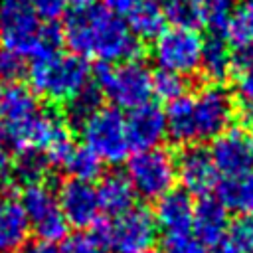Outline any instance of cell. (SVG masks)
Wrapping results in <instances>:
<instances>
[{
	"instance_id": "cell-12",
	"label": "cell",
	"mask_w": 253,
	"mask_h": 253,
	"mask_svg": "<svg viewBox=\"0 0 253 253\" xmlns=\"http://www.w3.org/2000/svg\"><path fill=\"white\" fill-rule=\"evenodd\" d=\"M217 170L211 162L210 150L200 144L186 146L176 158V178L190 196L206 198L217 186Z\"/></svg>"
},
{
	"instance_id": "cell-28",
	"label": "cell",
	"mask_w": 253,
	"mask_h": 253,
	"mask_svg": "<svg viewBox=\"0 0 253 253\" xmlns=\"http://www.w3.org/2000/svg\"><path fill=\"white\" fill-rule=\"evenodd\" d=\"M152 95L170 103V101L186 95V79L182 75L160 69V71L152 73Z\"/></svg>"
},
{
	"instance_id": "cell-41",
	"label": "cell",
	"mask_w": 253,
	"mask_h": 253,
	"mask_svg": "<svg viewBox=\"0 0 253 253\" xmlns=\"http://www.w3.org/2000/svg\"><path fill=\"white\" fill-rule=\"evenodd\" d=\"M144 253H162V251H156V249H148V251H144Z\"/></svg>"
},
{
	"instance_id": "cell-27",
	"label": "cell",
	"mask_w": 253,
	"mask_h": 253,
	"mask_svg": "<svg viewBox=\"0 0 253 253\" xmlns=\"http://www.w3.org/2000/svg\"><path fill=\"white\" fill-rule=\"evenodd\" d=\"M233 0H204L202 2V22L213 36L225 34L231 14H233Z\"/></svg>"
},
{
	"instance_id": "cell-19",
	"label": "cell",
	"mask_w": 253,
	"mask_h": 253,
	"mask_svg": "<svg viewBox=\"0 0 253 253\" xmlns=\"http://www.w3.org/2000/svg\"><path fill=\"white\" fill-rule=\"evenodd\" d=\"M95 190H97L99 208L107 215L119 217L125 211H128L130 208H134V196L136 194H134L126 174L111 172V174L101 178V182Z\"/></svg>"
},
{
	"instance_id": "cell-16",
	"label": "cell",
	"mask_w": 253,
	"mask_h": 253,
	"mask_svg": "<svg viewBox=\"0 0 253 253\" xmlns=\"http://www.w3.org/2000/svg\"><path fill=\"white\" fill-rule=\"evenodd\" d=\"M192 229L194 235L208 247V245H219L229 229V217L227 208L217 198H202L198 206H194V217H192Z\"/></svg>"
},
{
	"instance_id": "cell-17",
	"label": "cell",
	"mask_w": 253,
	"mask_h": 253,
	"mask_svg": "<svg viewBox=\"0 0 253 253\" xmlns=\"http://www.w3.org/2000/svg\"><path fill=\"white\" fill-rule=\"evenodd\" d=\"M38 111H40L38 97L28 85H24L20 81L0 85V123H2V128L14 126V125L30 119Z\"/></svg>"
},
{
	"instance_id": "cell-2",
	"label": "cell",
	"mask_w": 253,
	"mask_h": 253,
	"mask_svg": "<svg viewBox=\"0 0 253 253\" xmlns=\"http://www.w3.org/2000/svg\"><path fill=\"white\" fill-rule=\"evenodd\" d=\"M0 42L4 49L34 59L59 51L63 36L42 22L30 0H0Z\"/></svg>"
},
{
	"instance_id": "cell-40",
	"label": "cell",
	"mask_w": 253,
	"mask_h": 253,
	"mask_svg": "<svg viewBox=\"0 0 253 253\" xmlns=\"http://www.w3.org/2000/svg\"><path fill=\"white\" fill-rule=\"evenodd\" d=\"M211 253H233L225 243H219V245H215V249L211 251Z\"/></svg>"
},
{
	"instance_id": "cell-18",
	"label": "cell",
	"mask_w": 253,
	"mask_h": 253,
	"mask_svg": "<svg viewBox=\"0 0 253 253\" xmlns=\"http://www.w3.org/2000/svg\"><path fill=\"white\" fill-rule=\"evenodd\" d=\"M30 223L20 202L4 196L0 198V253H14L28 241Z\"/></svg>"
},
{
	"instance_id": "cell-39",
	"label": "cell",
	"mask_w": 253,
	"mask_h": 253,
	"mask_svg": "<svg viewBox=\"0 0 253 253\" xmlns=\"http://www.w3.org/2000/svg\"><path fill=\"white\" fill-rule=\"evenodd\" d=\"M245 138H247V144H249V148H251V154H253V121H251V125H249V130H247Z\"/></svg>"
},
{
	"instance_id": "cell-33",
	"label": "cell",
	"mask_w": 253,
	"mask_h": 253,
	"mask_svg": "<svg viewBox=\"0 0 253 253\" xmlns=\"http://www.w3.org/2000/svg\"><path fill=\"white\" fill-rule=\"evenodd\" d=\"M103 249H105V247H103L93 235L77 233V235L69 237V239L61 245L59 253H105Z\"/></svg>"
},
{
	"instance_id": "cell-10",
	"label": "cell",
	"mask_w": 253,
	"mask_h": 253,
	"mask_svg": "<svg viewBox=\"0 0 253 253\" xmlns=\"http://www.w3.org/2000/svg\"><path fill=\"white\" fill-rule=\"evenodd\" d=\"M20 206L28 217L30 227L38 233L40 239L59 241L67 233V221L59 210L57 194L43 182H36L24 188Z\"/></svg>"
},
{
	"instance_id": "cell-30",
	"label": "cell",
	"mask_w": 253,
	"mask_h": 253,
	"mask_svg": "<svg viewBox=\"0 0 253 253\" xmlns=\"http://www.w3.org/2000/svg\"><path fill=\"white\" fill-rule=\"evenodd\" d=\"M221 243H225L233 253H253V221L237 219L229 223Z\"/></svg>"
},
{
	"instance_id": "cell-38",
	"label": "cell",
	"mask_w": 253,
	"mask_h": 253,
	"mask_svg": "<svg viewBox=\"0 0 253 253\" xmlns=\"http://www.w3.org/2000/svg\"><path fill=\"white\" fill-rule=\"evenodd\" d=\"M67 6H71L73 10H83V8H89L95 4V0H65Z\"/></svg>"
},
{
	"instance_id": "cell-21",
	"label": "cell",
	"mask_w": 253,
	"mask_h": 253,
	"mask_svg": "<svg viewBox=\"0 0 253 253\" xmlns=\"http://www.w3.org/2000/svg\"><path fill=\"white\" fill-rule=\"evenodd\" d=\"M217 194V200L227 210L239 213H253V170L233 178H223L219 182Z\"/></svg>"
},
{
	"instance_id": "cell-9",
	"label": "cell",
	"mask_w": 253,
	"mask_h": 253,
	"mask_svg": "<svg viewBox=\"0 0 253 253\" xmlns=\"http://www.w3.org/2000/svg\"><path fill=\"white\" fill-rule=\"evenodd\" d=\"M196 142L213 140L233 123V97L221 85H206L190 95Z\"/></svg>"
},
{
	"instance_id": "cell-1",
	"label": "cell",
	"mask_w": 253,
	"mask_h": 253,
	"mask_svg": "<svg viewBox=\"0 0 253 253\" xmlns=\"http://www.w3.org/2000/svg\"><path fill=\"white\" fill-rule=\"evenodd\" d=\"M63 42L73 55L81 59H97L103 65L136 59L138 40L130 34L123 20L103 6L73 10L63 26Z\"/></svg>"
},
{
	"instance_id": "cell-26",
	"label": "cell",
	"mask_w": 253,
	"mask_h": 253,
	"mask_svg": "<svg viewBox=\"0 0 253 253\" xmlns=\"http://www.w3.org/2000/svg\"><path fill=\"white\" fill-rule=\"evenodd\" d=\"M47 168H49V164L42 154H38V152H20L18 160L12 166L10 178H12V182H22V184L30 186V184L42 182Z\"/></svg>"
},
{
	"instance_id": "cell-24",
	"label": "cell",
	"mask_w": 253,
	"mask_h": 253,
	"mask_svg": "<svg viewBox=\"0 0 253 253\" xmlns=\"http://www.w3.org/2000/svg\"><path fill=\"white\" fill-rule=\"evenodd\" d=\"M225 36L235 47L253 45V0H241L233 8Z\"/></svg>"
},
{
	"instance_id": "cell-37",
	"label": "cell",
	"mask_w": 253,
	"mask_h": 253,
	"mask_svg": "<svg viewBox=\"0 0 253 253\" xmlns=\"http://www.w3.org/2000/svg\"><path fill=\"white\" fill-rule=\"evenodd\" d=\"M6 160H8V142H6L4 132L0 128V170L6 166Z\"/></svg>"
},
{
	"instance_id": "cell-23",
	"label": "cell",
	"mask_w": 253,
	"mask_h": 253,
	"mask_svg": "<svg viewBox=\"0 0 253 253\" xmlns=\"http://www.w3.org/2000/svg\"><path fill=\"white\" fill-rule=\"evenodd\" d=\"M162 12L164 20L174 26L194 28L202 22V2L204 0H152Z\"/></svg>"
},
{
	"instance_id": "cell-8",
	"label": "cell",
	"mask_w": 253,
	"mask_h": 253,
	"mask_svg": "<svg viewBox=\"0 0 253 253\" xmlns=\"http://www.w3.org/2000/svg\"><path fill=\"white\" fill-rule=\"evenodd\" d=\"M204 38L194 28L172 26L162 30L152 43V57L154 63L162 71H170L176 75H192L200 69Z\"/></svg>"
},
{
	"instance_id": "cell-25",
	"label": "cell",
	"mask_w": 253,
	"mask_h": 253,
	"mask_svg": "<svg viewBox=\"0 0 253 253\" xmlns=\"http://www.w3.org/2000/svg\"><path fill=\"white\" fill-rule=\"evenodd\" d=\"M101 166L103 162L85 146H75L63 164L69 178L81 180V182H93L95 178H99Z\"/></svg>"
},
{
	"instance_id": "cell-11",
	"label": "cell",
	"mask_w": 253,
	"mask_h": 253,
	"mask_svg": "<svg viewBox=\"0 0 253 253\" xmlns=\"http://www.w3.org/2000/svg\"><path fill=\"white\" fill-rule=\"evenodd\" d=\"M57 204L67 225H73L77 229L97 225L101 208L97 200V190L91 186V182H81L73 178L65 180L57 192Z\"/></svg>"
},
{
	"instance_id": "cell-15",
	"label": "cell",
	"mask_w": 253,
	"mask_h": 253,
	"mask_svg": "<svg viewBox=\"0 0 253 253\" xmlns=\"http://www.w3.org/2000/svg\"><path fill=\"white\" fill-rule=\"evenodd\" d=\"M154 221L166 235L186 233L192 229L194 217V202L184 190H170L162 198H158L154 210Z\"/></svg>"
},
{
	"instance_id": "cell-7",
	"label": "cell",
	"mask_w": 253,
	"mask_h": 253,
	"mask_svg": "<svg viewBox=\"0 0 253 253\" xmlns=\"http://www.w3.org/2000/svg\"><path fill=\"white\" fill-rule=\"evenodd\" d=\"M126 178L134 194L158 200L176 182V158L162 146L136 150L126 162Z\"/></svg>"
},
{
	"instance_id": "cell-22",
	"label": "cell",
	"mask_w": 253,
	"mask_h": 253,
	"mask_svg": "<svg viewBox=\"0 0 253 253\" xmlns=\"http://www.w3.org/2000/svg\"><path fill=\"white\" fill-rule=\"evenodd\" d=\"M233 71L235 99L245 113L253 115V45L237 47L233 51Z\"/></svg>"
},
{
	"instance_id": "cell-31",
	"label": "cell",
	"mask_w": 253,
	"mask_h": 253,
	"mask_svg": "<svg viewBox=\"0 0 253 253\" xmlns=\"http://www.w3.org/2000/svg\"><path fill=\"white\" fill-rule=\"evenodd\" d=\"M162 253H206V245L190 231L166 235Z\"/></svg>"
},
{
	"instance_id": "cell-3",
	"label": "cell",
	"mask_w": 253,
	"mask_h": 253,
	"mask_svg": "<svg viewBox=\"0 0 253 253\" xmlns=\"http://www.w3.org/2000/svg\"><path fill=\"white\" fill-rule=\"evenodd\" d=\"M30 89L53 103H69L91 81V67L73 53H47L32 59L28 69Z\"/></svg>"
},
{
	"instance_id": "cell-29",
	"label": "cell",
	"mask_w": 253,
	"mask_h": 253,
	"mask_svg": "<svg viewBox=\"0 0 253 253\" xmlns=\"http://www.w3.org/2000/svg\"><path fill=\"white\" fill-rule=\"evenodd\" d=\"M69 117L79 125L81 121H85L93 111H97L101 107V91L97 89V85H87L83 91H79L69 103Z\"/></svg>"
},
{
	"instance_id": "cell-6",
	"label": "cell",
	"mask_w": 253,
	"mask_h": 253,
	"mask_svg": "<svg viewBox=\"0 0 253 253\" xmlns=\"http://www.w3.org/2000/svg\"><path fill=\"white\" fill-rule=\"evenodd\" d=\"M158 225L146 208H130L109 223L95 225L93 237L117 253H144L156 241Z\"/></svg>"
},
{
	"instance_id": "cell-4",
	"label": "cell",
	"mask_w": 253,
	"mask_h": 253,
	"mask_svg": "<svg viewBox=\"0 0 253 253\" xmlns=\"http://www.w3.org/2000/svg\"><path fill=\"white\" fill-rule=\"evenodd\" d=\"M97 89L105 95L115 109L132 111L150 103L152 97V71L138 59L101 65L97 71Z\"/></svg>"
},
{
	"instance_id": "cell-13",
	"label": "cell",
	"mask_w": 253,
	"mask_h": 253,
	"mask_svg": "<svg viewBox=\"0 0 253 253\" xmlns=\"http://www.w3.org/2000/svg\"><path fill=\"white\" fill-rule=\"evenodd\" d=\"M211 162L219 176L233 178L253 170V154L243 132L229 128L211 140Z\"/></svg>"
},
{
	"instance_id": "cell-20",
	"label": "cell",
	"mask_w": 253,
	"mask_h": 253,
	"mask_svg": "<svg viewBox=\"0 0 253 253\" xmlns=\"http://www.w3.org/2000/svg\"><path fill=\"white\" fill-rule=\"evenodd\" d=\"M200 71L213 85H219L223 79H227L231 75V71H233V51L229 49V45L221 38L213 36V38L204 42Z\"/></svg>"
},
{
	"instance_id": "cell-35",
	"label": "cell",
	"mask_w": 253,
	"mask_h": 253,
	"mask_svg": "<svg viewBox=\"0 0 253 253\" xmlns=\"http://www.w3.org/2000/svg\"><path fill=\"white\" fill-rule=\"evenodd\" d=\"M144 0H103V8L109 10L113 16H117L119 20L126 22L140 6Z\"/></svg>"
},
{
	"instance_id": "cell-5",
	"label": "cell",
	"mask_w": 253,
	"mask_h": 253,
	"mask_svg": "<svg viewBox=\"0 0 253 253\" xmlns=\"http://www.w3.org/2000/svg\"><path fill=\"white\" fill-rule=\"evenodd\" d=\"M83 146L89 148L101 162L119 164L126 160L130 146L126 138L125 117L115 107H99L79 123Z\"/></svg>"
},
{
	"instance_id": "cell-36",
	"label": "cell",
	"mask_w": 253,
	"mask_h": 253,
	"mask_svg": "<svg viewBox=\"0 0 253 253\" xmlns=\"http://www.w3.org/2000/svg\"><path fill=\"white\" fill-rule=\"evenodd\" d=\"M20 253H59V249L55 247V243L38 237L34 241H26L24 247L20 249Z\"/></svg>"
},
{
	"instance_id": "cell-32",
	"label": "cell",
	"mask_w": 253,
	"mask_h": 253,
	"mask_svg": "<svg viewBox=\"0 0 253 253\" xmlns=\"http://www.w3.org/2000/svg\"><path fill=\"white\" fill-rule=\"evenodd\" d=\"M26 69V63H24V57L14 53V51H0V79L4 83H12V81H18L20 75L24 73Z\"/></svg>"
},
{
	"instance_id": "cell-34",
	"label": "cell",
	"mask_w": 253,
	"mask_h": 253,
	"mask_svg": "<svg viewBox=\"0 0 253 253\" xmlns=\"http://www.w3.org/2000/svg\"><path fill=\"white\" fill-rule=\"evenodd\" d=\"M30 2H32L34 10L38 12V16L45 22H53V20L61 18L67 8L65 0H30Z\"/></svg>"
},
{
	"instance_id": "cell-14",
	"label": "cell",
	"mask_w": 253,
	"mask_h": 253,
	"mask_svg": "<svg viewBox=\"0 0 253 253\" xmlns=\"http://www.w3.org/2000/svg\"><path fill=\"white\" fill-rule=\"evenodd\" d=\"M128 146L134 150L156 148L166 136V119L164 111L154 103L140 105L128 113L125 119Z\"/></svg>"
}]
</instances>
